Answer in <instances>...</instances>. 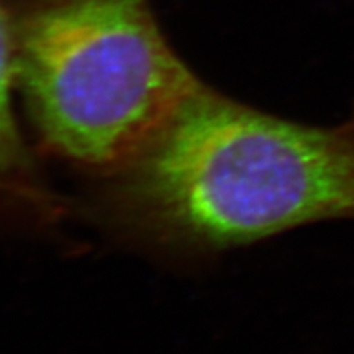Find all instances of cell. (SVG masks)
I'll return each mask as SVG.
<instances>
[{
	"instance_id": "cell-3",
	"label": "cell",
	"mask_w": 354,
	"mask_h": 354,
	"mask_svg": "<svg viewBox=\"0 0 354 354\" xmlns=\"http://www.w3.org/2000/svg\"><path fill=\"white\" fill-rule=\"evenodd\" d=\"M15 37L10 3L0 0V201L33 212H51L55 198L38 177L35 159L21 136L13 110Z\"/></svg>"
},
{
	"instance_id": "cell-2",
	"label": "cell",
	"mask_w": 354,
	"mask_h": 354,
	"mask_svg": "<svg viewBox=\"0 0 354 354\" xmlns=\"http://www.w3.org/2000/svg\"><path fill=\"white\" fill-rule=\"evenodd\" d=\"M15 84L48 153L112 177L203 86L149 0H17Z\"/></svg>"
},
{
	"instance_id": "cell-1",
	"label": "cell",
	"mask_w": 354,
	"mask_h": 354,
	"mask_svg": "<svg viewBox=\"0 0 354 354\" xmlns=\"http://www.w3.org/2000/svg\"><path fill=\"white\" fill-rule=\"evenodd\" d=\"M107 209L135 236L194 251L354 218V127L284 120L203 84L112 176Z\"/></svg>"
}]
</instances>
